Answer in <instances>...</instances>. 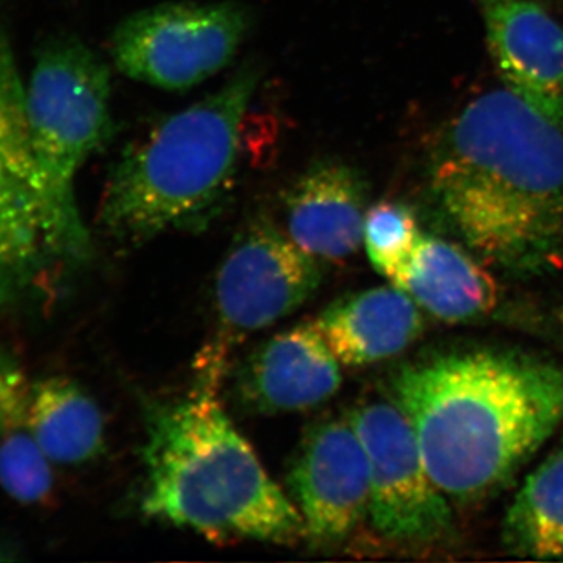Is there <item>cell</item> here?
Here are the masks:
<instances>
[{
    "mask_svg": "<svg viewBox=\"0 0 563 563\" xmlns=\"http://www.w3.org/2000/svg\"><path fill=\"white\" fill-rule=\"evenodd\" d=\"M390 387L429 476L459 504L499 490L563 424V366L520 352L432 355Z\"/></svg>",
    "mask_w": 563,
    "mask_h": 563,
    "instance_id": "1",
    "label": "cell"
},
{
    "mask_svg": "<svg viewBox=\"0 0 563 563\" xmlns=\"http://www.w3.org/2000/svg\"><path fill=\"white\" fill-rule=\"evenodd\" d=\"M433 195L481 257L512 273L563 252V131L507 90L473 99L432 152Z\"/></svg>",
    "mask_w": 563,
    "mask_h": 563,
    "instance_id": "2",
    "label": "cell"
},
{
    "mask_svg": "<svg viewBox=\"0 0 563 563\" xmlns=\"http://www.w3.org/2000/svg\"><path fill=\"white\" fill-rule=\"evenodd\" d=\"M144 410V492L151 520L190 529L214 543L296 544L306 528L296 504L262 465L218 398L222 374Z\"/></svg>",
    "mask_w": 563,
    "mask_h": 563,
    "instance_id": "3",
    "label": "cell"
},
{
    "mask_svg": "<svg viewBox=\"0 0 563 563\" xmlns=\"http://www.w3.org/2000/svg\"><path fill=\"white\" fill-rule=\"evenodd\" d=\"M255 88L257 73L240 70L122 152L102 192L103 232L121 246H139L209 224L235 180Z\"/></svg>",
    "mask_w": 563,
    "mask_h": 563,
    "instance_id": "4",
    "label": "cell"
},
{
    "mask_svg": "<svg viewBox=\"0 0 563 563\" xmlns=\"http://www.w3.org/2000/svg\"><path fill=\"white\" fill-rule=\"evenodd\" d=\"M110 88L107 66L77 43L44 51L25 88L33 187L63 262L85 261L90 254L76 179L110 136Z\"/></svg>",
    "mask_w": 563,
    "mask_h": 563,
    "instance_id": "5",
    "label": "cell"
},
{
    "mask_svg": "<svg viewBox=\"0 0 563 563\" xmlns=\"http://www.w3.org/2000/svg\"><path fill=\"white\" fill-rule=\"evenodd\" d=\"M247 27V11L235 2L165 3L121 22L111 55L133 80L190 90L233 60Z\"/></svg>",
    "mask_w": 563,
    "mask_h": 563,
    "instance_id": "6",
    "label": "cell"
},
{
    "mask_svg": "<svg viewBox=\"0 0 563 563\" xmlns=\"http://www.w3.org/2000/svg\"><path fill=\"white\" fill-rule=\"evenodd\" d=\"M322 280L321 261L266 220L246 225L214 279L218 340L202 354L224 362L228 344L298 310Z\"/></svg>",
    "mask_w": 563,
    "mask_h": 563,
    "instance_id": "7",
    "label": "cell"
},
{
    "mask_svg": "<svg viewBox=\"0 0 563 563\" xmlns=\"http://www.w3.org/2000/svg\"><path fill=\"white\" fill-rule=\"evenodd\" d=\"M350 421L369 465L368 518L390 542L424 547L448 539L453 512L426 470L417 437L395 402L361 404Z\"/></svg>",
    "mask_w": 563,
    "mask_h": 563,
    "instance_id": "8",
    "label": "cell"
},
{
    "mask_svg": "<svg viewBox=\"0 0 563 563\" xmlns=\"http://www.w3.org/2000/svg\"><path fill=\"white\" fill-rule=\"evenodd\" d=\"M287 481L310 547L343 543L368 517V457L350 418H324L310 426Z\"/></svg>",
    "mask_w": 563,
    "mask_h": 563,
    "instance_id": "9",
    "label": "cell"
},
{
    "mask_svg": "<svg viewBox=\"0 0 563 563\" xmlns=\"http://www.w3.org/2000/svg\"><path fill=\"white\" fill-rule=\"evenodd\" d=\"M342 363L318 329L301 322L262 343L236 374V399L247 412H303L342 387Z\"/></svg>",
    "mask_w": 563,
    "mask_h": 563,
    "instance_id": "10",
    "label": "cell"
},
{
    "mask_svg": "<svg viewBox=\"0 0 563 563\" xmlns=\"http://www.w3.org/2000/svg\"><path fill=\"white\" fill-rule=\"evenodd\" d=\"M488 52L507 91L563 131V25L533 0L485 7Z\"/></svg>",
    "mask_w": 563,
    "mask_h": 563,
    "instance_id": "11",
    "label": "cell"
},
{
    "mask_svg": "<svg viewBox=\"0 0 563 563\" xmlns=\"http://www.w3.org/2000/svg\"><path fill=\"white\" fill-rule=\"evenodd\" d=\"M366 187L346 163H313L285 198L288 236L318 261L339 262L361 250Z\"/></svg>",
    "mask_w": 563,
    "mask_h": 563,
    "instance_id": "12",
    "label": "cell"
},
{
    "mask_svg": "<svg viewBox=\"0 0 563 563\" xmlns=\"http://www.w3.org/2000/svg\"><path fill=\"white\" fill-rule=\"evenodd\" d=\"M314 322L336 361L351 368L401 354L422 332L420 307L393 284L343 296Z\"/></svg>",
    "mask_w": 563,
    "mask_h": 563,
    "instance_id": "13",
    "label": "cell"
},
{
    "mask_svg": "<svg viewBox=\"0 0 563 563\" xmlns=\"http://www.w3.org/2000/svg\"><path fill=\"white\" fill-rule=\"evenodd\" d=\"M63 262L33 187L31 165L0 161V317L21 306Z\"/></svg>",
    "mask_w": 563,
    "mask_h": 563,
    "instance_id": "14",
    "label": "cell"
},
{
    "mask_svg": "<svg viewBox=\"0 0 563 563\" xmlns=\"http://www.w3.org/2000/svg\"><path fill=\"white\" fill-rule=\"evenodd\" d=\"M393 285L444 322L479 320L498 303V284L468 252L422 235L412 261Z\"/></svg>",
    "mask_w": 563,
    "mask_h": 563,
    "instance_id": "15",
    "label": "cell"
},
{
    "mask_svg": "<svg viewBox=\"0 0 563 563\" xmlns=\"http://www.w3.org/2000/svg\"><path fill=\"white\" fill-rule=\"evenodd\" d=\"M32 383L11 351L0 350V487L22 504L49 496L54 477L31 415Z\"/></svg>",
    "mask_w": 563,
    "mask_h": 563,
    "instance_id": "16",
    "label": "cell"
},
{
    "mask_svg": "<svg viewBox=\"0 0 563 563\" xmlns=\"http://www.w3.org/2000/svg\"><path fill=\"white\" fill-rule=\"evenodd\" d=\"M33 432L51 463L79 465L102 453L106 426L98 404L66 377L32 383Z\"/></svg>",
    "mask_w": 563,
    "mask_h": 563,
    "instance_id": "17",
    "label": "cell"
},
{
    "mask_svg": "<svg viewBox=\"0 0 563 563\" xmlns=\"http://www.w3.org/2000/svg\"><path fill=\"white\" fill-rule=\"evenodd\" d=\"M503 543L520 558L563 561V440L515 496L504 518Z\"/></svg>",
    "mask_w": 563,
    "mask_h": 563,
    "instance_id": "18",
    "label": "cell"
},
{
    "mask_svg": "<svg viewBox=\"0 0 563 563\" xmlns=\"http://www.w3.org/2000/svg\"><path fill=\"white\" fill-rule=\"evenodd\" d=\"M422 233L413 210L406 203L383 201L366 211L363 244L377 273L396 282L412 261Z\"/></svg>",
    "mask_w": 563,
    "mask_h": 563,
    "instance_id": "19",
    "label": "cell"
},
{
    "mask_svg": "<svg viewBox=\"0 0 563 563\" xmlns=\"http://www.w3.org/2000/svg\"><path fill=\"white\" fill-rule=\"evenodd\" d=\"M0 161L29 163L25 88L18 73L13 52L2 35H0Z\"/></svg>",
    "mask_w": 563,
    "mask_h": 563,
    "instance_id": "20",
    "label": "cell"
},
{
    "mask_svg": "<svg viewBox=\"0 0 563 563\" xmlns=\"http://www.w3.org/2000/svg\"><path fill=\"white\" fill-rule=\"evenodd\" d=\"M10 559H13V554L10 553L5 544L0 543V561H10Z\"/></svg>",
    "mask_w": 563,
    "mask_h": 563,
    "instance_id": "21",
    "label": "cell"
},
{
    "mask_svg": "<svg viewBox=\"0 0 563 563\" xmlns=\"http://www.w3.org/2000/svg\"><path fill=\"white\" fill-rule=\"evenodd\" d=\"M555 321H558L559 332H561L563 339V303L559 307L558 312H555Z\"/></svg>",
    "mask_w": 563,
    "mask_h": 563,
    "instance_id": "22",
    "label": "cell"
},
{
    "mask_svg": "<svg viewBox=\"0 0 563 563\" xmlns=\"http://www.w3.org/2000/svg\"><path fill=\"white\" fill-rule=\"evenodd\" d=\"M485 7H490L493 3L504 2V0H479Z\"/></svg>",
    "mask_w": 563,
    "mask_h": 563,
    "instance_id": "23",
    "label": "cell"
}]
</instances>
